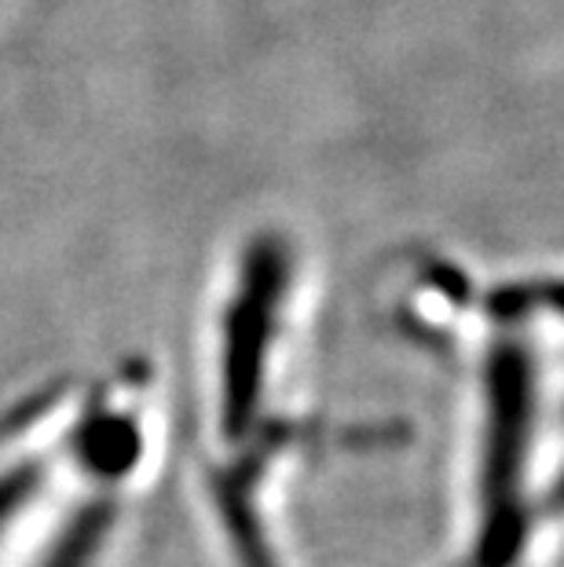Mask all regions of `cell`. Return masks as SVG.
Listing matches in <instances>:
<instances>
[]
</instances>
